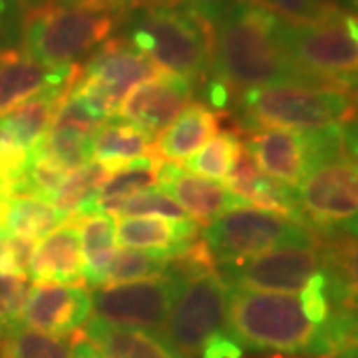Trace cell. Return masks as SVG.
<instances>
[{
    "label": "cell",
    "mask_w": 358,
    "mask_h": 358,
    "mask_svg": "<svg viewBox=\"0 0 358 358\" xmlns=\"http://www.w3.org/2000/svg\"><path fill=\"white\" fill-rule=\"evenodd\" d=\"M215 82L231 94L285 82H308L282 44V20L253 0H239L213 30ZM315 84V82H310Z\"/></svg>",
    "instance_id": "obj_1"
},
{
    "label": "cell",
    "mask_w": 358,
    "mask_h": 358,
    "mask_svg": "<svg viewBox=\"0 0 358 358\" xmlns=\"http://www.w3.org/2000/svg\"><path fill=\"white\" fill-rule=\"evenodd\" d=\"M124 13L126 8L98 2H36L22 18L24 54L44 66L78 64L102 46Z\"/></svg>",
    "instance_id": "obj_2"
},
{
    "label": "cell",
    "mask_w": 358,
    "mask_h": 358,
    "mask_svg": "<svg viewBox=\"0 0 358 358\" xmlns=\"http://www.w3.org/2000/svg\"><path fill=\"white\" fill-rule=\"evenodd\" d=\"M227 333L243 350L308 352L319 329L308 319L301 296L227 287Z\"/></svg>",
    "instance_id": "obj_3"
},
{
    "label": "cell",
    "mask_w": 358,
    "mask_h": 358,
    "mask_svg": "<svg viewBox=\"0 0 358 358\" xmlns=\"http://www.w3.org/2000/svg\"><path fill=\"white\" fill-rule=\"evenodd\" d=\"M235 112L247 129H322L341 126L355 112V102L338 86L285 82L237 94Z\"/></svg>",
    "instance_id": "obj_4"
},
{
    "label": "cell",
    "mask_w": 358,
    "mask_h": 358,
    "mask_svg": "<svg viewBox=\"0 0 358 358\" xmlns=\"http://www.w3.org/2000/svg\"><path fill=\"white\" fill-rule=\"evenodd\" d=\"M213 30L189 8L143 6L131 18L128 42L164 72L195 82L211 70Z\"/></svg>",
    "instance_id": "obj_5"
},
{
    "label": "cell",
    "mask_w": 358,
    "mask_h": 358,
    "mask_svg": "<svg viewBox=\"0 0 358 358\" xmlns=\"http://www.w3.org/2000/svg\"><path fill=\"white\" fill-rule=\"evenodd\" d=\"M282 44L305 80L346 84L358 72V14L334 8L310 22L282 20Z\"/></svg>",
    "instance_id": "obj_6"
},
{
    "label": "cell",
    "mask_w": 358,
    "mask_h": 358,
    "mask_svg": "<svg viewBox=\"0 0 358 358\" xmlns=\"http://www.w3.org/2000/svg\"><path fill=\"white\" fill-rule=\"evenodd\" d=\"M201 239L217 263L241 261L282 247L317 243L310 229L301 221L249 205L235 207L205 225Z\"/></svg>",
    "instance_id": "obj_7"
},
{
    "label": "cell",
    "mask_w": 358,
    "mask_h": 358,
    "mask_svg": "<svg viewBox=\"0 0 358 358\" xmlns=\"http://www.w3.org/2000/svg\"><path fill=\"white\" fill-rule=\"evenodd\" d=\"M227 285L215 268L187 277L164 336L189 358H201L207 348L227 336Z\"/></svg>",
    "instance_id": "obj_8"
},
{
    "label": "cell",
    "mask_w": 358,
    "mask_h": 358,
    "mask_svg": "<svg viewBox=\"0 0 358 358\" xmlns=\"http://www.w3.org/2000/svg\"><path fill=\"white\" fill-rule=\"evenodd\" d=\"M245 145L265 176L296 189L313 167L343 154L345 128L343 124L308 131L265 128L255 131Z\"/></svg>",
    "instance_id": "obj_9"
},
{
    "label": "cell",
    "mask_w": 358,
    "mask_h": 358,
    "mask_svg": "<svg viewBox=\"0 0 358 358\" xmlns=\"http://www.w3.org/2000/svg\"><path fill=\"white\" fill-rule=\"evenodd\" d=\"M187 275L176 261L164 275L141 281L102 285L92 293V310L115 327L164 333Z\"/></svg>",
    "instance_id": "obj_10"
},
{
    "label": "cell",
    "mask_w": 358,
    "mask_h": 358,
    "mask_svg": "<svg viewBox=\"0 0 358 358\" xmlns=\"http://www.w3.org/2000/svg\"><path fill=\"white\" fill-rule=\"evenodd\" d=\"M296 201L313 225L358 235V173L343 154L308 171L296 187Z\"/></svg>",
    "instance_id": "obj_11"
},
{
    "label": "cell",
    "mask_w": 358,
    "mask_h": 358,
    "mask_svg": "<svg viewBox=\"0 0 358 358\" xmlns=\"http://www.w3.org/2000/svg\"><path fill=\"white\" fill-rule=\"evenodd\" d=\"M324 271V251L310 247H282L261 255L219 263V275L229 289L267 293H301Z\"/></svg>",
    "instance_id": "obj_12"
},
{
    "label": "cell",
    "mask_w": 358,
    "mask_h": 358,
    "mask_svg": "<svg viewBox=\"0 0 358 358\" xmlns=\"http://www.w3.org/2000/svg\"><path fill=\"white\" fill-rule=\"evenodd\" d=\"M162 72L164 70L134 44H129L128 40L117 38L98 46L88 64L82 66L80 78L100 90L114 103L117 112L131 90H136L140 84Z\"/></svg>",
    "instance_id": "obj_13"
},
{
    "label": "cell",
    "mask_w": 358,
    "mask_h": 358,
    "mask_svg": "<svg viewBox=\"0 0 358 358\" xmlns=\"http://www.w3.org/2000/svg\"><path fill=\"white\" fill-rule=\"evenodd\" d=\"M92 315V293L82 285L36 282L26 299L22 324L30 331L66 336L80 331Z\"/></svg>",
    "instance_id": "obj_14"
},
{
    "label": "cell",
    "mask_w": 358,
    "mask_h": 358,
    "mask_svg": "<svg viewBox=\"0 0 358 358\" xmlns=\"http://www.w3.org/2000/svg\"><path fill=\"white\" fill-rule=\"evenodd\" d=\"M192 98L193 82L162 72L131 90L117 114L148 134H159L192 103Z\"/></svg>",
    "instance_id": "obj_15"
},
{
    "label": "cell",
    "mask_w": 358,
    "mask_h": 358,
    "mask_svg": "<svg viewBox=\"0 0 358 358\" xmlns=\"http://www.w3.org/2000/svg\"><path fill=\"white\" fill-rule=\"evenodd\" d=\"M82 66H44L24 52L0 50V117L48 90H70Z\"/></svg>",
    "instance_id": "obj_16"
},
{
    "label": "cell",
    "mask_w": 358,
    "mask_h": 358,
    "mask_svg": "<svg viewBox=\"0 0 358 358\" xmlns=\"http://www.w3.org/2000/svg\"><path fill=\"white\" fill-rule=\"evenodd\" d=\"M157 181L162 185L159 189L171 195L199 225H209L219 215L245 205L235 193L227 189V185L201 178L176 164H162L157 169Z\"/></svg>",
    "instance_id": "obj_17"
},
{
    "label": "cell",
    "mask_w": 358,
    "mask_h": 358,
    "mask_svg": "<svg viewBox=\"0 0 358 358\" xmlns=\"http://www.w3.org/2000/svg\"><path fill=\"white\" fill-rule=\"evenodd\" d=\"M197 241L193 219L171 217H122L115 225V243L148 251L154 255L178 259Z\"/></svg>",
    "instance_id": "obj_18"
},
{
    "label": "cell",
    "mask_w": 358,
    "mask_h": 358,
    "mask_svg": "<svg viewBox=\"0 0 358 358\" xmlns=\"http://www.w3.org/2000/svg\"><path fill=\"white\" fill-rule=\"evenodd\" d=\"M225 181L227 189L235 193L245 205H255L257 209L303 221L296 192H291V187H285L282 183L265 176L255 164L247 145H241Z\"/></svg>",
    "instance_id": "obj_19"
},
{
    "label": "cell",
    "mask_w": 358,
    "mask_h": 358,
    "mask_svg": "<svg viewBox=\"0 0 358 358\" xmlns=\"http://www.w3.org/2000/svg\"><path fill=\"white\" fill-rule=\"evenodd\" d=\"M84 327V338L102 358H189L159 333L115 327L98 317H92Z\"/></svg>",
    "instance_id": "obj_20"
},
{
    "label": "cell",
    "mask_w": 358,
    "mask_h": 358,
    "mask_svg": "<svg viewBox=\"0 0 358 358\" xmlns=\"http://www.w3.org/2000/svg\"><path fill=\"white\" fill-rule=\"evenodd\" d=\"M28 275L38 282L84 281V255L74 221L60 225L36 243Z\"/></svg>",
    "instance_id": "obj_21"
},
{
    "label": "cell",
    "mask_w": 358,
    "mask_h": 358,
    "mask_svg": "<svg viewBox=\"0 0 358 358\" xmlns=\"http://www.w3.org/2000/svg\"><path fill=\"white\" fill-rule=\"evenodd\" d=\"M219 129V115L203 102L189 103L181 114L159 131L154 141L155 157L171 162H185L205 141H209Z\"/></svg>",
    "instance_id": "obj_22"
},
{
    "label": "cell",
    "mask_w": 358,
    "mask_h": 358,
    "mask_svg": "<svg viewBox=\"0 0 358 358\" xmlns=\"http://www.w3.org/2000/svg\"><path fill=\"white\" fill-rule=\"evenodd\" d=\"M68 90H48L16 106L13 112L0 117V128L14 145L34 154L42 138L50 128L54 112Z\"/></svg>",
    "instance_id": "obj_23"
},
{
    "label": "cell",
    "mask_w": 358,
    "mask_h": 358,
    "mask_svg": "<svg viewBox=\"0 0 358 358\" xmlns=\"http://www.w3.org/2000/svg\"><path fill=\"white\" fill-rule=\"evenodd\" d=\"M159 166H162L159 157L145 155V157L134 159V162H129L124 167H120L117 171L112 173V178L108 179L100 187L98 195L92 199V203L86 207V211L82 215H90V213L114 215L115 211H117V207L124 203L128 197L154 185L155 181H157V169H159Z\"/></svg>",
    "instance_id": "obj_24"
},
{
    "label": "cell",
    "mask_w": 358,
    "mask_h": 358,
    "mask_svg": "<svg viewBox=\"0 0 358 358\" xmlns=\"http://www.w3.org/2000/svg\"><path fill=\"white\" fill-rule=\"evenodd\" d=\"M154 155L152 134L126 122H108L94 136V157L112 171L134 159Z\"/></svg>",
    "instance_id": "obj_25"
},
{
    "label": "cell",
    "mask_w": 358,
    "mask_h": 358,
    "mask_svg": "<svg viewBox=\"0 0 358 358\" xmlns=\"http://www.w3.org/2000/svg\"><path fill=\"white\" fill-rule=\"evenodd\" d=\"M78 237L84 255V281L102 287L106 268L115 255V223L112 215L90 213L76 217Z\"/></svg>",
    "instance_id": "obj_26"
},
{
    "label": "cell",
    "mask_w": 358,
    "mask_h": 358,
    "mask_svg": "<svg viewBox=\"0 0 358 358\" xmlns=\"http://www.w3.org/2000/svg\"><path fill=\"white\" fill-rule=\"evenodd\" d=\"M66 219L64 213L46 199L32 195L10 197L4 215V235L36 241L64 225Z\"/></svg>",
    "instance_id": "obj_27"
},
{
    "label": "cell",
    "mask_w": 358,
    "mask_h": 358,
    "mask_svg": "<svg viewBox=\"0 0 358 358\" xmlns=\"http://www.w3.org/2000/svg\"><path fill=\"white\" fill-rule=\"evenodd\" d=\"M331 305L358 308V235L324 249Z\"/></svg>",
    "instance_id": "obj_28"
},
{
    "label": "cell",
    "mask_w": 358,
    "mask_h": 358,
    "mask_svg": "<svg viewBox=\"0 0 358 358\" xmlns=\"http://www.w3.org/2000/svg\"><path fill=\"white\" fill-rule=\"evenodd\" d=\"M112 173L114 171L100 162H88L76 167L66 176L62 187L54 195L50 203L60 209L68 219L72 215L80 217L92 203V199L98 195L100 187L112 178Z\"/></svg>",
    "instance_id": "obj_29"
},
{
    "label": "cell",
    "mask_w": 358,
    "mask_h": 358,
    "mask_svg": "<svg viewBox=\"0 0 358 358\" xmlns=\"http://www.w3.org/2000/svg\"><path fill=\"white\" fill-rule=\"evenodd\" d=\"M241 145L243 141L237 136V131H221L207 141L205 148L195 152L192 157H187L185 167L201 178L213 179V181L225 179L229 176Z\"/></svg>",
    "instance_id": "obj_30"
},
{
    "label": "cell",
    "mask_w": 358,
    "mask_h": 358,
    "mask_svg": "<svg viewBox=\"0 0 358 358\" xmlns=\"http://www.w3.org/2000/svg\"><path fill=\"white\" fill-rule=\"evenodd\" d=\"M34 154L46 155L68 171L88 164L94 155V136L74 129L48 128Z\"/></svg>",
    "instance_id": "obj_31"
},
{
    "label": "cell",
    "mask_w": 358,
    "mask_h": 358,
    "mask_svg": "<svg viewBox=\"0 0 358 358\" xmlns=\"http://www.w3.org/2000/svg\"><path fill=\"white\" fill-rule=\"evenodd\" d=\"M72 345L64 336L16 329L0 341V358H70Z\"/></svg>",
    "instance_id": "obj_32"
},
{
    "label": "cell",
    "mask_w": 358,
    "mask_h": 358,
    "mask_svg": "<svg viewBox=\"0 0 358 358\" xmlns=\"http://www.w3.org/2000/svg\"><path fill=\"white\" fill-rule=\"evenodd\" d=\"M173 259L154 255L148 251H136V249H124L115 251L112 263L106 268L102 285H120V282L141 281L152 279L157 275H164Z\"/></svg>",
    "instance_id": "obj_33"
},
{
    "label": "cell",
    "mask_w": 358,
    "mask_h": 358,
    "mask_svg": "<svg viewBox=\"0 0 358 358\" xmlns=\"http://www.w3.org/2000/svg\"><path fill=\"white\" fill-rule=\"evenodd\" d=\"M112 217H171L181 221L192 219L183 211V207L164 189H145L131 195L117 207Z\"/></svg>",
    "instance_id": "obj_34"
},
{
    "label": "cell",
    "mask_w": 358,
    "mask_h": 358,
    "mask_svg": "<svg viewBox=\"0 0 358 358\" xmlns=\"http://www.w3.org/2000/svg\"><path fill=\"white\" fill-rule=\"evenodd\" d=\"M30 285L26 277L0 275V341L22 324Z\"/></svg>",
    "instance_id": "obj_35"
},
{
    "label": "cell",
    "mask_w": 358,
    "mask_h": 358,
    "mask_svg": "<svg viewBox=\"0 0 358 358\" xmlns=\"http://www.w3.org/2000/svg\"><path fill=\"white\" fill-rule=\"evenodd\" d=\"M253 2L265 6L285 22H310L338 8L333 0H253Z\"/></svg>",
    "instance_id": "obj_36"
},
{
    "label": "cell",
    "mask_w": 358,
    "mask_h": 358,
    "mask_svg": "<svg viewBox=\"0 0 358 358\" xmlns=\"http://www.w3.org/2000/svg\"><path fill=\"white\" fill-rule=\"evenodd\" d=\"M34 247L36 241L32 239L0 235V275L26 277Z\"/></svg>",
    "instance_id": "obj_37"
},
{
    "label": "cell",
    "mask_w": 358,
    "mask_h": 358,
    "mask_svg": "<svg viewBox=\"0 0 358 358\" xmlns=\"http://www.w3.org/2000/svg\"><path fill=\"white\" fill-rule=\"evenodd\" d=\"M239 0H187V8L201 16L209 24H217L219 18Z\"/></svg>",
    "instance_id": "obj_38"
},
{
    "label": "cell",
    "mask_w": 358,
    "mask_h": 358,
    "mask_svg": "<svg viewBox=\"0 0 358 358\" xmlns=\"http://www.w3.org/2000/svg\"><path fill=\"white\" fill-rule=\"evenodd\" d=\"M345 148L348 150V154H350V164L355 166L358 173V124H352V126H348L345 128Z\"/></svg>",
    "instance_id": "obj_39"
},
{
    "label": "cell",
    "mask_w": 358,
    "mask_h": 358,
    "mask_svg": "<svg viewBox=\"0 0 358 358\" xmlns=\"http://www.w3.org/2000/svg\"><path fill=\"white\" fill-rule=\"evenodd\" d=\"M70 358H102L100 352L94 348V345L90 343L88 338H80L78 336L76 341L72 343V355Z\"/></svg>",
    "instance_id": "obj_40"
},
{
    "label": "cell",
    "mask_w": 358,
    "mask_h": 358,
    "mask_svg": "<svg viewBox=\"0 0 358 358\" xmlns=\"http://www.w3.org/2000/svg\"><path fill=\"white\" fill-rule=\"evenodd\" d=\"M183 0H131L134 4H141V6H178Z\"/></svg>",
    "instance_id": "obj_41"
},
{
    "label": "cell",
    "mask_w": 358,
    "mask_h": 358,
    "mask_svg": "<svg viewBox=\"0 0 358 358\" xmlns=\"http://www.w3.org/2000/svg\"><path fill=\"white\" fill-rule=\"evenodd\" d=\"M64 2H98V4H110V6H120V8H128L131 0H64Z\"/></svg>",
    "instance_id": "obj_42"
},
{
    "label": "cell",
    "mask_w": 358,
    "mask_h": 358,
    "mask_svg": "<svg viewBox=\"0 0 358 358\" xmlns=\"http://www.w3.org/2000/svg\"><path fill=\"white\" fill-rule=\"evenodd\" d=\"M346 86H348V96L352 98V102L358 103V72L346 82Z\"/></svg>",
    "instance_id": "obj_43"
},
{
    "label": "cell",
    "mask_w": 358,
    "mask_h": 358,
    "mask_svg": "<svg viewBox=\"0 0 358 358\" xmlns=\"http://www.w3.org/2000/svg\"><path fill=\"white\" fill-rule=\"evenodd\" d=\"M336 358H358V346H346L345 350L338 352Z\"/></svg>",
    "instance_id": "obj_44"
},
{
    "label": "cell",
    "mask_w": 358,
    "mask_h": 358,
    "mask_svg": "<svg viewBox=\"0 0 358 358\" xmlns=\"http://www.w3.org/2000/svg\"><path fill=\"white\" fill-rule=\"evenodd\" d=\"M253 358H299L294 355H285V352H271V355H263V357H253Z\"/></svg>",
    "instance_id": "obj_45"
},
{
    "label": "cell",
    "mask_w": 358,
    "mask_h": 358,
    "mask_svg": "<svg viewBox=\"0 0 358 358\" xmlns=\"http://www.w3.org/2000/svg\"><path fill=\"white\" fill-rule=\"evenodd\" d=\"M343 4H346L348 8H352V10H357L358 13V0H341Z\"/></svg>",
    "instance_id": "obj_46"
},
{
    "label": "cell",
    "mask_w": 358,
    "mask_h": 358,
    "mask_svg": "<svg viewBox=\"0 0 358 358\" xmlns=\"http://www.w3.org/2000/svg\"><path fill=\"white\" fill-rule=\"evenodd\" d=\"M6 141H8V136L4 134V129L0 128V150H2L4 145H6Z\"/></svg>",
    "instance_id": "obj_47"
},
{
    "label": "cell",
    "mask_w": 358,
    "mask_h": 358,
    "mask_svg": "<svg viewBox=\"0 0 358 358\" xmlns=\"http://www.w3.org/2000/svg\"><path fill=\"white\" fill-rule=\"evenodd\" d=\"M348 346H358V331H357V334L352 336V341H350V345Z\"/></svg>",
    "instance_id": "obj_48"
},
{
    "label": "cell",
    "mask_w": 358,
    "mask_h": 358,
    "mask_svg": "<svg viewBox=\"0 0 358 358\" xmlns=\"http://www.w3.org/2000/svg\"><path fill=\"white\" fill-rule=\"evenodd\" d=\"M4 13V0H0V16Z\"/></svg>",
    "instance_id": "obj_49"
}]
</instances>
